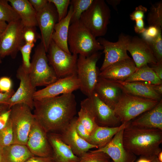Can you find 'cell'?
I'll return each mask as SVG.
<instances>
[{"mask_svg":"<svg viewBox=\"0 0 162 162\" xmlns=\"http://www.w3.org/2000/svg\"><path fill=\"white\" fill-rule=\"evenodd\" d=\"M35 119L47 133H58L75 117L77 103L72 93L34 100Z\"/></svg>","mask_w":162,"mask_h":162,"instance_id":"6da1fadb","label":"cell"},{"mask_svg":"<svg viewBox=\"0 0 162 162\" xmlns=\"http://www.w3.org/2000/svg\"><path fill=\"white\" fill-rule=\"evenodd\" d=\"M123 142L125 148L136 155L152 159L162 151V130L138 128L130 123L124 129Z\"/></svg>","mask_w":162,"mask_h":162,"instance_id":"7a4b0ae2","label":"cell"},{"mask_svg":"<svg viewBox=\"0 0 162 162\" xmlns=\"http://www.w3.org/2000/svg\"><path fill=\"white\" fill-rule=\"evenodd\" d=\"M68 43L72 54H79L86 57L104 49L80 20L70 25Z\"/></svg>","mask_w":162,"mask_h":162,"instance_id":"3957f363","label":"cell"},{"mask_svg":"<svg viewBox=\"0 0 162 162\" xmlns=\"http://www.w3.org/2000/svg\"><path fill=\"white\" fill-rule=\"evenodd\" d=\"M110 17V9L105 1L94 0L80 20L96 38L106 34Z\"/></svg>","mask_w":162,"mask_h":162,"instance_id":"277c9868","label":"cell"},{"mask_svg":"<svg viewBox=\"0 0 162 162\" xmlns=\"http://www.w3.org/2000/svg\"><path fill=\"white\" fill-rule=\"evenodd\" d=\"M46 51L40 42L36 47L28 72L33 86H47L58 79L49 64Z\"/></svg>","mask_w":162,"mask_h":162,"instance_id":"5b68a950","label":"cell"},{"mask_svg":"<svg viewBox=\"0 0 162 162\" xmlns=\"http://www.w3.org/2000/svg\"><path fill=\"white\" fill-rule=\"evenodd\" d=\"M160 101L136 97L123 93L114 109L122 123L132 119L155 106Z\"/></svg>","mask_w":162,"mask_h":162,"instance_id":"8992f818","label":"cell"},{"mask_svg":"<svg viewBox=\"0 0 162 162\" xmlns=\"http://www.w3.org/2000/svg\"><path fill=\"white\" fill-rule=\"evenodd\" d=\"M101 53L96 52L88 57L79 55L77 63L76 74L80 84V89L87 97L94 92L100 70L96 66Z\"/></svg>","mask_w":162,"mask_h":162,"instance_id":"52a82bcc","label":"cell"},{"mask_svg":"<svg viewBox=\"0 0 162 162\" xmlns=\"http://www.w3.org/2000/svg\"><path fill=\"white\" fill-rule=\"evenodd\" d=\"M47 52L49 63L58 79L77 75V55L67 53L52 40Z\"/></svg>","mask_w":162,"mask_h":162,"instance_id":"ba28073f","label":"cell"},{"mask_svg":"<svg viewBox=\"0 0 162 162\" xmlns=\"http://www.w3.org/2000/svg\"><path fill=\"white\" fill-rule=\"evenodd\" d=\"M10 118L14 133V143L26 145L32 126L35 120L31 109L23 104H16L11 108Z\"/></svg>","mask_w":162,"mask_h":162,"instance_id":"9c48e42d","label":"cell"},{"mask_svg":"<svg viewBox=\"0 0 162 162\" xmlns=\"http://www.w3.org/2000/svg\"><path fill=\"white\" fill-rule=\"evenodd\" d=\"M25 26L20 19L8 24L0 40V56L16 57L21 47L25 43L23 34Z\"/></svg>","mask_w":162,"mask_h":162,"instance_id":"30bf717a","label":"cell"},{"mask_svg":"<svg viewBox=\"0 0 162 162\" xmlns=\"http://www.w3.org/2000/svg\"><path fill=\"white\" fill-rule=\"evenodd\" d=\"M131 37L122 33L119 35L118 40L116 42H110L101 37L97 39L103 46V52L105 55L100 71L113 64L130 58L127 54V48Z\"/></svg>","mask_w":162,"mask_h":162,"instance_id":"8fae6325","label":"cell"},{"mask_svg":"<svg viewBox=\"0 0 162 162\" xmlns=\"http://www.w3.org/2000/svg\"><path fill=\"white\" fill-rule=\"evenodd\" d=\"M16 77L20 80L19 87L9 99L8 109L17 104H23L28 106L31 110L34 108V95L36 92L31 82L29 73L21 65L18 68Z\"/></svg>","mask_w":162,"mask_h":162,"instance_id":"7c38bea8","label":"cell"},{"mask_svg":"<svg viewBox=\"0 0 162 162\" xmlns=\"http://www.w3.org/2000/svg\"><path fill=\"white\" fill-rule=\"evenodd\" d=\"M37 20L41 32V42L47 52L54 31L55 25L58 21L55 7L49 2L41 10L37 12Z\"/></svg>","mask_w":162,"mask_h":162,"instance_id":"4fadbf2b","label":"cell"},{"mask_svg":"<svg viewBox=\"0 0 162 162\" xmlns=\"http://www.w3.org/2000/svg\"><path fill=\"white\" fill-rule=\"evenodd\" d=\"M47 134L40 124L35 119L29 132L26 144L34 156L41 157L52 156V149L48 140Z\"/></svg>","mask_w":162,"mask_h":162,"instance_id":"5bb4252c","label":"cell"},{"mask_svg":"<svg viewBox=\"0 0 162 162\" xmlns=\"http://www.w3.org/2000/svg\"><path fill=\"white\" fill-rule=\"evenodd\" d=\"M80 86L77 75L58 79L44 88L36 91L34 95V99L39 100L72 93L80 89Z\"/></svg>","mask_w":162,"mask_h":162,"instance_id":"9a60e30c","label":"cell"},{"mask_svg":"<svg viewBox=\"0 0 162 162\" xmlns=\"http://www.w3.org/2000/svg\"><path fill=\"white\" fill-rule=\"evenodd\" d=\"M127 50L137 68L148 64H154L157 62L148 42L143 38L136 36L131 37Z\"/></svg>","mask_w":162,"mask_h":162,"instance_id":"2e32d148","label":"cell"},{"mask_svg":"<svg viewBox=\"0 0 162 162\" xmlns=\"http://www.w3.org/2000/svg\"><path fill=\"white\" fill-rule=\"evenodd\" d=\"M87 98L98 126L114 127L120 125L121 122L114 110L101 100L95 93Z\"/></svg>","mask_w":162,"mask_h":162,"instance_id":"e0dca14e","label":"cell"},{"mask_svg":"<svg viewBox=\"0 0 162 162\" xmlns=\"http://www.w3.org/2000/svg\"><path fill=\"white\" fill-rule=\"evenodd\" d=\"M124 128L117 133L104 146L92 151L106 154L113 162H134L136 159V155L126 148L123 144V134Z\"/></svg>","mask_w":162,"mask_h":162,"instance_id":"ac0fdd59","label":"cell"},{"mask_svg":"<svg viewBox=\"0 0 162 162\" xmlns=\"http://www.w3.org/2000/svg\"><path fill=\"white\" fill-rule=\"evenodd\" d=\"M76 118L75 117L69 125L58 134L63 141L70 147L74 154L80 158L90 149H98V147L79 136L75 128Z\"/></svg>","mask_w":162,"mask_h":162,"instance_id":"d6986e66","label":"cell"},{"mask_svg":"<svg viewBox=\"0 0 162 162\" xmlns=\"http://www.w3.org/2000/svg\"><path fill=\"white\" fill-rule=\"evenodd\" d=\"M94 92L101 100L113 110L124 93L118 82L100 77Z\"/></svg>","mask_w":162,"mask_h":162,"instance_id":"ffe728a7","label":"cell"},{"mask_svg":"<svg viewBox=\"0 0 162 162\" xmlns=\"http://www.w3.org/2000/svg\"><path fill=\"white\" fill-rule=\"evenodd\" d=\"M137 69L130 58L109 66L100 72L99 77L113 81H124Z\"/></svg>","mask_w":162,"mask_h":162,"instance_id":"44dd1931","label":"cell"},{"mask_svg":"<svg viewBox=\"0 0 162 162\" xmlns=\"http://www.w3.org/2000/svg\"><path fill=\"white\" fill-rule=\"evenodd\" d=\"M51 146L52 157L55 162H78L80 158L73 153L70 147L64 142L57 133L47 134Z\"/></svg>","mask_w":162,"mask_h":162,"instance_id":"7402d4cb","label":"cell"},{"mask_svg":"<svg viewBox=\"0 0 162 162\" xmlns=\"http://www.w3.org/2000/svg\"><path fill=\"white\" fill-rule=\"evenodd\" d=\"M116 81L120 84L123 92L125 94L158 101L162 100V95L154 90L153 87V85L139 81Z\"/></svg>","mask_w":162,"mask_h":162,"instance_id":"603a6c76","label":"cell"},{"mask_svg":"<svg viewBox=\"0 0 162 162\" xmlns=\"http://www.w3.org/2000/svg\"><path fill=\"white\" fill-rule=\"evenodd\" d=\"M133 126L162 130V100L152 109L130 122Z\"/></svg>","mask_w":162,"mask_h":162,"instance_id":"cb8c5ba5","label":"cell"},{"mask_svg":"<svg viewBox=\"0 0 162 162\" xmlns=\"http://www.w3.org/2000/svg\"><path fill=\"white\" fill-rule=\"evenodd\" d=\"M73 12L72 7L70 5L66 16L55 25L52 36V40L55 44L62 50L69 54L71 53L69 49L68 38Z\"/></svg>","mask_w":162,"mask_h":162,"instance_id":"d4e9b609","label":"cell"},{"mask_svg":"<svg viewBox=\"0 0 162 162\" xmlns=\"http://www.w3.org/2000/svg\"><path fill=\"white\" fill-rule=\"evenodd\" d=\"M130 122L122 123L114 127L98 126L90 135L89 143L97 146L98 148L108 143L119 131L129 125Z\"/></svg>","mask_w":162,"mask_h":162,"instance_id":"484cf974","label":"cell"},{"mask_svg":"<svg viewBox=\"0 0 162 162\" xmlns=\"http://www.w3.org/2000/svg\"><path fill=\"white\" fill-rule=\"evenodd\" d=\"M25 27L38 26L37 12L28 0H8Z\"/></svg>","mask_w":162,"mask_h":162,"instance_id":"4316f807","label":"cell"},{"mask_svg":"<svg viewBox=\"0 0 162 162\" xmlns=\"http://www.w3.org/2000/svg\"><path fill=\"white\" fill-rule=\"evenodd\" d=\"M33 156L26 145L13 143L3 148V162H24Z\"/></svg>","mask_w":162,"mask_h":162,"instance_id":"83f0119b","label":"cell"},{"mask_svg":"<svg viewBox=\"0 0 162 162\" xmlns=\"http://www.w3.org/2000/svg\"><path fill=\"white\" fill-rule=\"evenodd\" d=\"M78 120L86 129L90 135L98 126L87 98L80 103V108L78 112Z\"/></svg>","mask_w":162,"mask_h":162,"instance_id":"f1b7e54d","label":"cell"},{"mask_svg":"<svg viewBox=\"0 0 162 162\" xmlns=\"http://www.w3.org/2000/svg\"><path fill=\"white\" fill-rule=\"evenodd\" d=\"M124 81H139L151 85L162 84V80L157 76L152 68L148 64L144 65L138 68Z\"/></svg>","mask_w":162,"mask_h":162,"instance_id":"f546056e","label":"cell"},{"mask_svg":"<svg viewBox=\"0 0 162 162\" xmlns=\"http://www.w3.org/2000/svg\"><path fill=\"white\" fill-rule=\"evenodd\" d=\"M147 20L149 26L162 28V2L151 4Z\"/></svg>","mask_w":162,"mask_h":162,"instance_id":"4dcf8cb0","label":"cell"},{"mask_svg":"<svg viewBox=\"0 0 162 162\" xmlns=\"http://www.w3.org/2000/svg\"><path fill=\"white\" fill-rule=\"evenodd\" d=\"M8 2V0H0V21L9 23L20 20V18Z\"/></svg>","mask_w":162,"mask_h":162,"instance_id":"1f68e13d","label":"cell"},{"mask_svg":"<svg viewBox=\"0 0 162 162\" xmlns=\"http://www.w3.org/2000/svg\"><path fill=\"white\" fill-rule=\"evenodd\" d=\"M94 0H71L70 5L73 12L70 20V24L80 20L81 15L90 6Z\"/></svg>","mask_w":162,"mask_h":162,"instance_id":"d6a6232c","label":"cell"},{"mask_svg":"<svg viewBox=\"0 0 162 162\" xmlns=\"http://www.w3.org/2000/svg\"><path fill=\"white\" fill-rule=\"evenodd\" d=\"M78 162H111L110 158L102 152H87L80 157Z\"/></svg>","mask_w":162,"mask_h":162,"instance_id":"836d02e7","label":"cell"},{"mask_svg":"<svg viewBox=\"0 0 162 162\" xmlns=\"http://www.w3.org/2000/svg\"><path fill=\"white\" fill-rule=\"evenodd\" d=\"M14 136L11 119L5 127L0 130V144L3 147L14 143Z\"/></svg>","mask_w":162,"mask_h":162,"instance_id":"e575fe53","label":"cell"},{"mask_svg":"<svg viewBox=\"0 0 162 162\" xmlns=\"http://www.w3.org/2000/svg\"><path fill=\"white\" fill-rule=\"evenodd\" d=\"M157 62H162V37L161 32L155 38L147 41Z\"/></svg>","mask_w":162,"mask_h":162,"instance_id":"d590c367","label":"cell"},{"mask_svg":"<svg viewBox=\"0 0 162 162\" xmlns=\"http://www.w3.org/2000/svg\"><path fill=\"white\" fill-rule=\"evenodd\" d=\"M34 46V43H25L20 49L22 58L21 65L23 69L29 72L31 65L30 55L32 50Z\"/></svg>","mask_w":162,"mask_h":162,"instance_id":"8d00e7d4","label":"cell"},{"mask_svg":"<svg viewBox=\"0 0 162 162\" xmlns=\"http://www.w3.org/2000/svg\"><path fill=\"white\" fill-rule=\"evenodd\" d=\"M55 6L57 13L58 22L64 18L67 15L68 8L70 4V0H47Z\"/></svg>","mask_w":162,"mask_h":162,"instance_id":"74e56055","label":"cell"},{"mask_svg":"<svg viewBox=\"0 0 162 162\" xmlns=\"http://www.w3.org/2000/svg\"><path fill=\"white\" fill-rule=\"evenodd\" d=\"M24 40L26 43L34 44L41 35L37 33L35 27H25L23 34Z\"/></svg>","mask_w":162,"mask_h":162,"instance_id":"f35d334b","label":"cell"},{"mask_svg":"<svg viewBox=\"0 0 162 162\" xmlns=\"http://www.w3.org/2000/svg\"><path fill=\"white\" fill-rule=\"evenodd\" d=\"M161 29L162 28L156 26H149L142 33V38L146 41L153 39L157 37L161 32Z\"/></svg>","mask_w":162,"mask_h":162,"instance_id":"ab89813d","label":"cell"},{"mask_svg":"<svg viewBox=\"0 0 162 162\" xmlns=\"http://www.w3.org/2000/svg\"><path fill=\"white\" fill-rule=\"evenodd\" d=\"M75 128L79 136L89 142L90 135L84 126L78 120L77 117H76L75 121Z\"/></svg>","mask_w":162,"mask_h":162,"instance_id":"60d3db41","label":"cell"},{"mask_svg":"<svg viewBox=\"0 0 162 162\" xmlns=\"http://www.w3.org/2000/svg\"><path fill=\"white\" fill-rule=\"evenodd\" d=\"M12 87V82L10 77L3 76L0 78V92H9L13 89Z\"/></svg>","mask_w":162,"mask_h":162,"instance_id":"b9f144b4","label":"cell"},{"mask_svg":"<svg viewBox=\"0 0 162 162\" xmlns=\"http://www.w3.org/2000/svg\"><path fill=\"white\" fill-rule=\"evenodd\" d=\"M147 11L146 8L142 5H139L136 7L134 10L130 15V19L133 21L143 19Z\"/></svg>","mask_w":162,"mask_h":162,"instance_id":"7bdbcfd3","label":"cell"},{"mask_svg":"<svg viewBox=\"0 0 162 162\" xmlns=\"http://www.w3.org/2000/svg\"><path fill=\"white\" fill-rule=\"evenodd\" d=\"M11 109H7L0 114V130L4 128L10 118Z\"/></svg>","mask_w":162,"mask_h":162,"instance_id":"ee69618b","label":"cell"},{"mask_svg":"<svg viewBox=\"0 0 162 162\" xmlns=\"http://www.w3.org/2000/svg\"><path fill=\"white\" fill-rule=\"evenodd\" d=\"M29 1L37 12L42 9L48 3L47 0H29Z\"/></svg>","mask_w":162,"mask_h":162,"instance_id":"f6af8a7d","label":"cell"},{"mask_svg":"<svg viewBox=\"0 0 162 162\" xmlns=\"http://www.w3.org/2000/svg\"><path fill=\"white\" fill-rule=\"evenodd\" d=\"M24 162H55L52 156L41 157L33 156Z\"/></svg>","mask_w":162,"mask_h":162,"instance_id":"bcb514c9","label":"cell"},{"mask_svg":"<svg viewBox=\"0 0 162 162\" xmlns=\"http://www.w3.org/2000/svg\"><path fill=\"white\" fill-rule=\"evenodd\" d=\"M14 92V91L13 89L8 92H0V105L8 106L9 100Z\"/></svg>","mask_w":162,"mask_h":162,"instance_id":"7dc6e473","label":"cell"},{"mask_svg":"<svg viewBox=\"0 0 162 162\" xmlns=\"http://www.w3.org/2000/svg\"><path fill=\"white\" fill-rule=\"evenodd\" d=\"M134 26V30L136 33L142 34L145 30L144 22L143 19H140L135 21Z\"/></svg>","mask_w":162,"mask_h":162,"instance_id":"c3c4849f","label":"cell"},{"mask_svg":"<svg viewBox=\"0 0 162 162\" xmlns=\"http://www.w3.org/2000/svg\"><path fill=\"white\" fill-rule=\"evenodd\" d=\"M152 65L151 68L157 76L162 80V62H157L156 64Z\"/></svg>","mask_w":162,"mask_h":162,"instance_id":"681fc988","label":"cell"},{"mask_svg":"<svg viewBox=\"0 0 162 162\" xmlns=\"http://www.w3.org/2000/svg\"><path fill=\"white\" fill-rule=\"evenodd\" d=\"M121 2L120 0H107L106 2L111 5L116 10H117V6Z\"/></svg>","mask_w":162,"mask_h":162,"instance_id":"f907efd6","label":"cell"},{"mask_svg":"<svg viewBox=\"0 0 162 162\" xmlns=\"http://www.w3.org/2000/svg\"><path fill=\"white\" fill-rule=\"evenodd\" d=\"M8 24L4 21H0V40L3 32L6 28Z\"/></svg>","mask_w":162,"mask_h":162,"instance_id":"816d5d0a","label":"cell"},{"mask_svg":"<svg viewBox=\"0 0 162 162\" xmlns=\"http://www.w3.org/2000/svg\"><path fill=\"white\" fill-rule=\"evenodd\" d=\"M153 88L158 94L162 95V84L158 85H153Z\"/></svg>","mask_w":162,"mask_h":162,"instance_id":"f5cc1de1","label":"cell"},{"mask_svg":"<svg viewBox=\"0 0 162 162\" xmlns=\"http://www.w3.org/2000/svg\"><path fill=\"white\" fill-rule=\"evenodd\" d=\"M152 159L142 157L136 162H151Z\"/></svg>","mask_w":162,"mask_h":162,"instance_id":"db71d44e","label":"cell"},{"mask_svg":"<svg viewBox=\"0 0 162 162\" xmlns=\"http://www.w3.org/2000/svg\"><path fill=\"white\" fill-rule=\"evenodd\" d=\"M9 109L8 105H0V114L3 111Z\"/></svg>","mask_w":162,"mask_h":162,"instance_id":"11a10c76","label":"cell"},{"mask_svg":"<svg viewBox=\"0 0 162 162\" xmlns=\"http://www.w3.org/2000/svg\"><path fill=\"white\" fill-rule=\"evenodd\" d=\"M3 147L0 144V162H3Z\"/></svg>","mask_w":162,"mask_h":162,"instance_id":"9f6ffc18","label":"cell"},{"mask_svg":"<svg viewBox=\"0 0 162 162\" xmlns=\"http://www.w3.org/2000/svg\"><path fill=\"white\" fill-rule=\"evenodd\" d=\"M157 158L160 162H162V151L158 154Z\"/></svg>","mask_w":162,"mask_h":162,"instance_id":"6f0895ef","label":"cell"},{"mask_svg":"<svg viewBox=\"0 0 162 162\" xmlns=\"http://www.w3.org/2000/svg\"><path fill=\"white\" fill-rule=\"evenodd\" d=\"M151 162H160L158 160L157 156L154 158L152 160Z\"/></svg>","mask_w":162,"mask_h":162,"instance_id":"680465c9","label":"cell"},{"mask_svg":"<svg viewBox=\"0 0 162 162\" xmlns=\"http://www.w3.org/2000/svg\"><path fill=\"white\" fill-rule=\"evenodd\" d=\"M2 58L0 56V64H1L2 63Z\"/></svg>","mask_w":162,"mask_h":162,"instance_id":"91938a15","label":"cell"},{"mask_svg":"<svg viewBox=\"0 0 162 162\" xmlns=\"http://www.w3.org/2000/svg\"><path fill=\"white\" fill-rule=\"evenodd\" d=\"M111 162H113L112 161H111Z\"/></svg>","mask_w":162,"mask_h":162,"instance_id":"94428289","label":"cell"}]
</instances>
